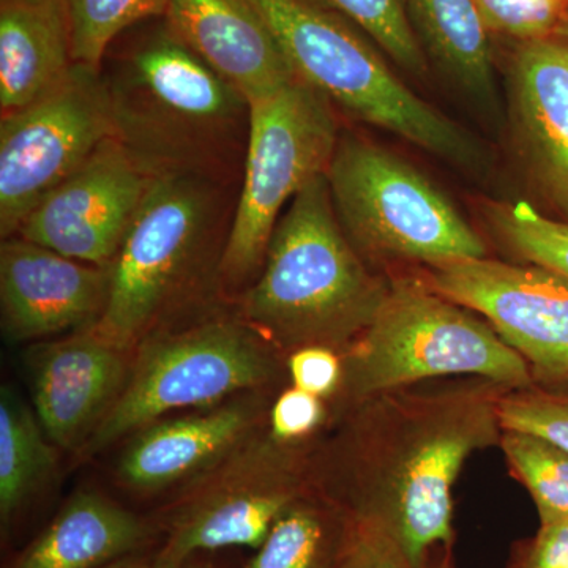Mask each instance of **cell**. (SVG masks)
Wrapping results in <instances>:
<instances>
[{
    "instance_id": "6da1fadb",
    "label": "cell",
    "mask_w": 568,
    "mask_h": 568,
    "mask_svg": "<svg viewBox=\"0 0 568 568\" xmlns=\"http://www.w3.org/2000/svg\"><path fill=\"white\" fill-rule=\"evenodd\" d=\"M510 387L477 377L432 381L355 403L313 448V488L428 568L455 544L454 488L467 459L499 446Z\"/></svg>"
},
{
    "instance_id": "7a4b0ae2",
    "label": "cell",
    "mask_w": 568,
    "mask_h": 568,
    "mask_svg": "<svg viewBox=\"0 0 568 568\" xmlns=\"http://www.w3.org/2000/svg\"><path fill=\"white\" fill-rule=\"evenodd\" d=\"M390 275L365 263L336 219L327 174L305 186L276 223L242 320L276 353L321 346L345 354L387 297Z\"/></svg>"
},
{
    "instance_id": "3957f363",
    "label": "cell",
    "mask_w": 568,
    "mask_h": 568,
    "mask_svg": "<svg viewBox=\"0 0 568 568\" xmlns=\"http://www.w3.org/2000/svg\"><path fill=\"white\" fill-rule=\"evenodd\" d=\"M248 2L274 33L295 77L334 106L467 173L487 170L484 145L418 97L353 24L308 0Z\"/></svg>"
},
{
    "instance_id": "277c9868",
    "label": "cell",
    "mask_w": 568,
    "mask_h": 568,
    "mask_svg": "<svg viewBox=\"0 0 568 568\" xmlns=\"http://www.w3.org/2000/svg\"><path fill=\"white\" fill-rule=\"evenodd\" d=\"M388 275L390 290L375 321L342 355V387L332 399L338 414L372 396L432 381L536 384L525 358L487 321L433 291L416 272Z\"/></svg>"
},
{
    "instance_id": "5b68a950",
    "label": "cell",
    "mask_w": 568,
    "mask_h": 568,
    "mask_svg": "<svg viewBox=\"0 0 568 568\" xmlns=\"http://www.w3.org/2000/svg\"><path fill=\"white\" fill-rule=\"evenodd\" d=\"M327 182L346 237L375 271L488 256L484 237L454 201L418 168L375 141L339 134Z\"/></svg>"
},
{
    "instance_id": "8992f818",
    "label": "cell",
    "mask_w": 568,
    "mask_h": 568,
    "mask_svg": "<svg viewBox=\"0 0 568 568\" xmlns=\"http://www.w3.org/2000/svg\"><path fill=\"white\" fill-rule=\"evenodd\" d=\"M133 353L125 387L82 448L85 457L179 410L256 394L280 376L276 351L242 317L152 332Z\"/></svg>"
},
{
    "instance_id": "52a82bcc",
    "label": "cell",
    "mask_w": 568,
    "mask_h": 568,
    "mask_svg": "<svg viewBox=\"0 0 568 568\" xmlns=\"http://www.w3.org/2000/svg\"><path fill=\"white\" fill-rule=\"evenodd\" d=\"M334 104L301 78L248 103L244 185L220 257L235 287L263 267L284 205L327 174L339 141Z\"/></svg>"
},
{
    "instance_id": "ba28073f",
    "label": "cell",
    "mask_w": 568,
    "mask_h": 568,
    "mask_svg": "<svg viewBox=\"0 0 568 568\" xmlns=\"http://www.w3.org/2000/svg\"><path fill=\"white\" fill-rule=\"evenodd\" d=\"M108 85L115 138L156 173L196 171V152L248 112L244 97L171 31L134 52Z\"/></svg>"
},
{
    "instance_id": "9c48e42d",
    "label": "cell",
    "mask_w": 568,
    "mask_h": 568,
    "mask_svg": "<svg viewBox=\"0 0 568 568\" xmlns=\"http://www.w3.org/2000/svg\"><path fill=\"white\" fill-rule=\"evenodd\" d=\"M215 201L196 171H162L110 267V291L91 331L133 353L178 294L211 234Z\"/></svg>"
},
{
    "instance_id": "30bf717a",
    "label": "cell",
    "mask_w": 568,
    "mask_h": 568,
    "mask_svg": "<svg viewBox=\"0 0 568 568\" xmlns=\"http://www.w3.org/2000/svg\"><path fill=\"white\" fill-rule=\"evenodd\" d=\"M313 447L287 446L257 432L185 485L166 519L153 568H183L201 552L260 548L276 519L312 491Z\"/></svg>"
},
{
    "instance_id": "8fae6325",
    "label": "cell",
    "mask_w": 568,
    "mask_h": 568,
    "mask_svg": "<svg viewBox=\"0 0 568 568\" xmlns=\"http://www.w3.org/2000/svg\"><path fill=\"white\" fill-rule=\"evenodd\" d=\"M118 136L108 80L74 63L47 95L0 121V237L21 224L55 189Z\"/></svg>"
},
{
    "instance_id": "7c38bea8",
    "label": "cell",
    "mask_w": 568,
    "mask_h": 568,
    "mask_svg": "<svg viewBox=\"0 0 568 568\" xmlns=\"http://www.w3.org/2000/svg\"><path fill=\"white\" fill-rule=\"evenodd\" d=\"M416 274L491 325L540 386H568V280L530 263L480 257Z\"/></svg>"
},
{
    "instance_id": "4fadbf2b",
    "label": "cell",
    "mask_w": 568,
    "mask_h": 568,
    "mask_svg": "<svg viewBox=\"0 0 568 568\" xmlns=\"http://www.w3.org/2000/svg\"><path fill=\"white\" fill-rule=\"evenodd\" d=\"M156 174L125 142L110 138L29 213L17 235L111 267Z\"/></svg>"
},
{
    "instance_id": "5bb4252c",
    "label": "cell",
    "mask_w": 568,
    "mask_h": 568,
    "mask_svg": "<svg viewBox=\"0 0 568 568\" xmlns=\"http://www.w3.org/2000/svg\"><path fill=\"white\" fill-rule=\"evenodd\" d=\"M110 291V267L81 263L26 241L0 245V313L10 342H40L92 327Z\"/></svg>"
},
{
    "instance_id": "9a60e30c",
    "label": "cell",
    "mask_w": 568,
    "mask_h": 568,
    "mask_svg": "<svg viewBox=\"0 0 568 568\" xmlns=\"http://www.w3.org/2000/svg\"><path fill=\"white\" fill-rule=\"evenodd\" d=\"M132 357L91 328L29 349L32 407L55 447H85L121 396Z\"/></svg>"
},
{
    "instance_id": "2e32d148",
    "label": "cell",
    "mask_w": 568,
    "mask_h": 568,
    "mask_svg": "<svg viewBox=\"0 0 568 568\" xmlns=\"http://www.w3.org/2000/svg\"><path fill=\"white\" fill-rule=\"evenodd\" d=\"M507 115L530 181L568 222V39L515 43L507 65Z\"/></svg>"
},
{
    "instance_id": "e0dca14e",
    "label": "cell",
    "mask_w": 568,
    "mask_h": 568,
    "mask_svg": "<svg viewBox=\"0 0 568 568\" xmlns=\"http://www.w3.org/2000/svg\"><path fill=\"white\" fill-rule=\"evenodd\" d=\"M265 405L256 394L164 417L126 437L115 480L134 495H155L190 484L260 432Z\"/></svg>"
},
{
    "instance_id": "ac0fdd59",
    "label": "cell",
    "mask_w": 568,
    "mask_h": 568,
    "mask_svg": "<svg viewBox=\"0 0 568 568\" xmlns=\"http://www.w3.org/2000/svg\"><path fill=\"white\" fill-rule=\"evenodd\" d=\"M170 31L246 103L295 80L278 41L248 0H168Z\"/></svg>"
},
{
    "instance_id": "d6986e66",
    "label": "cell",
    "mask_w": 568,
    "mask_h": 568,
    "mask_svg": "<svg viewBox=\"0 0 568 568\" xmlns=\"http://www.w3.org/2000/svg\"><path fill=\"white\" fill-rule=\"evenodd\" d=\"M63 0H0V110L47 95L74 67Z\"/></svg>"
},
{
    "instance_id": "ffe728a7",
    "label": "cell",
    "mask_w": 568,
    "mask_h": 568,
    "mask_svg": "<svg viewBox=\"0 0 568 568\" xmlns=\"http://www.w3.org/2000/svg\"><path fill=\"white\" fill-rule=\"evenodd\" d=\"M144 519L102 493L78 491L9 568H103L151 538Z\"/></svg>"
},
{
    "instance_id": "44dd1931",
    "label": "cell",
    "mask_w": 568,
    "mask_h": 568,
    "mask_svg": "<svg viewBox=\"0 0 568 568\" xmlns=\"http://www.w3.org/2000/svg\"><path fill=\"white\" fill-rule=\"evenodd\" d=\"M426 61L480 106L497 104L491 32L476 0H407Z\"/></svg>"
},
{
    "instance_id": "7402d4cb",
    "label": "cell",
    "mask_w": 568,
    "mask_h": 568,
    "mask_svg": "<svg viewBox=\"0 0 568 568\" xmlns=\"http://www.w3.org/2000/svg\"><path fill=\"white\" fill-rule=\"evenodd\" d=\"M354 529L345 508L313 488L276 519L245 568H336Z\"/></svg>"
},
{
    "instance_id": "603a6c76",
    "label": "cell",
    "mask_w": 568,
    "mask_h": 568,
    "mask_svg": "<svg viewBox=\"0 0 568 568\" xmlns=\"http://www.w3.org/2000/svg\"><path fill=\"white\" fill-rule=\"evenodd\" d=\"M55 446L33 407L17 392H0V523L2 534L54 473Z\"/></svg>"
},
{
    "instance_id": "cb8c5ba5",
    "label": "cell",
    "mask_w": 568,
    "mask_h": 568,
    "mask_svg": "<svg viewBox=\"0 0 568 568\" xmlns=\"http://www.w3.org/2000/svg\"><path fill=\"white\" fill-rule=\"evenodd\" d=\"M500 450L511 476L526 488L538 521L568 519V454L544 437L503 429Z\"/></svg>"
},
{
    "instance_id": "d4e9b609",
    "label": "cell",
    "mask_w": 568,
    "mask_h": 568,
    "mask_svg": "<svg viewBox=\"0 0 568 568\" xmlns=\"http://www.w3.org/2000/svg\"><path fill=\"white\" fill-rule=\"evenodd\" d=\"M308 2L353 24L407 74L416 78H425L428 74L429 63L410 26L407 0H308Z\"/></svg>"
},
{
    "instance_id": "484cf974",
    "label": "cell",
    "mask_w": 568,
    "mask_h": 568,
    "mask_svg": "<svg viewBox=\"0 0 568 568\" xmlns=\"http://www.w3.org/2000/svg\"><path fill=\"white\" fill-rule=\"evenodd\" d=\"M493 234L523 263L547 267L568 280V222L549 219L532 205L495 203L485 211Z\"/></svg>"
},
{
    "instance_id": "4316f807",
    "label": "cell",
    "mask_w": 568,
    "mask_h": 568,
    "mask_svg": "<svg viewBox=\"0 0 568 568\" xmlns=\"http://www.w3.org/2000/svg\"><path fill=\"white\" fill-rule=\"evenodd\" d=\"M69 14L74 62L100 69L119 33L166 13L168 0H63Z\"/></svg>"
},
{
    "instance_id": "83f0119b",
    "label": "cell",
    "mask_w": 568,
    "mask_h": 568,
    "mask_svg": "<svg viewBox=\"0 0 568 568\" xmlns=\"http://www.w3.org/2000/svg\"><path fill=\"white\" fill-rule=\"evenodd\" d=\"M503 429L544 437L568 454V388L532 384L508 388L499 402Z\"/></svg>"
},
{
    "instance_id": "f1b7e54d",
    "label": "cell",
    "mask_w": 568,
    "mask_h": 568,
    "mask_svg": "<svg viewBox=\"0 0 568 568\" xmlns=\"http://www.w3.org/2000/svg\"><path fill=\"white\" fill-rule=\"evenodd\" d=\"M491 36L521 41L544 39L562 31L568 0H476Z\"/></svg>"
},
{
    "instance_id": "f546056e",
    "label": "cell",
    "mask_w": 568,
    "mask_h": 568,
    "mask_svg": "<svg viewBox=\"0 0 568 568\" xmlns=\"http://www.w3.org/2000/svg\"><path fill=\"white\" fill-rule=\"evenodd\" d=\"M327 403L301 388H284L272 405L268 433L287 446L312 447L313 437L327 424Z\"/></svg>"
},
{
    "instance_id": "4dcf8cb0",
    "label": "cell",
    "mask_w": 568,
    "mask_h": 568,
    "mask_svg": "<svg viewBox=\"0 0 568 568\" xmlns=\"http://www.w3.org/2000/svg\"><path fill=\"white\" fill-rule=\"evenodd\" d=\"M286 375L291 386L332 402L342 387V354L328 347H302L286 355Z\"/></svg>"
},
{
    "instance_id": "1f68e13d",
    "label": "cell",
    "mask_w": 568,
    "mask_h": 568,
    "mask_svg": "<svg viewBox=\"0 0 568 568\" xmlns=\"http://www.w3.org/2000/svg\"><path fill=\"white\" fill-rule=\"evenodd\" d=\"M506 568H568V519L540 523L534 536L515 541Z\"/></svg>"
},
{
    "instance_id": "d6a6232c",
    "label": "cell",
    "mask_w": 568,
    "mask_h": 568,
    "mask_svg": "<svg viewBox=\"0 0 568 568\" xmlns=\"http://www.w3.org/2000/svg\"><path fill=\"white\" fill-rule=\"evenodd\" d=\"M336 568H413L386 534L355 523L353 537Z\"/></svg>"
},
{
    "instance_id": "836d02e7",
    "label": "cell",
    "mask_w": 568,
    "mask_h": 568,
    "mask_svg": "<svg viewBox=\"0 0 568 568\" xmlns=\"http://www.w3.org/2000/svg\"><path fill=\"white\" fill-rule=\"evenodd\" d=\"M103 568H153L152 559L141 558V556L132 555L126 558L115 560L110 566Z\"/></svg>"
},
{
    "instance_id": "e575fe53",
    "label": "cell",
    "mask_w": 568,
    "mask_h": 568,
    "mask_svg": "<svg viewBox=\"0 0 568 568\" xmlns=\"http://www.w3.org/2000/svg\"><path fill=\"white\" fill-rule=\"evenodd\" d=\"M428 568H457L452 558V551H443L435 556V559L429 562Z\"/></svg>"
},
{
    "instance_id": "d590c367",
    "label": "cell",
    "mask_w": 568,
    "mask_h": 568,
    "mask_svg": "<svg viewBox=\"0 0 568 568\" xmlns=\"http://www.w3.org/2000/svg\"><path fill=\"white\" fill-rule=\"evenodd\" d=\"M183 568H212L211 566H207V564H196V562H190L189 566H185Z\"/></svg>"
},
{
    "instance_id": "8d00e7d4",
    "label": "cell",
    "mask_w": 568,
    "mask_h": 568,
    "mask_svg": "<svg viewBox=\"0 0 568 568\" xmlns=\"http://www.w3.org/2000/svg\"><path fill=\"white\" fill-rule=\"evenodd\" d=\"M559 36H564V37H566V39H568V14H567L566 24H564L562 31L559 32Z\"/></svg>"
}]
</instances>
